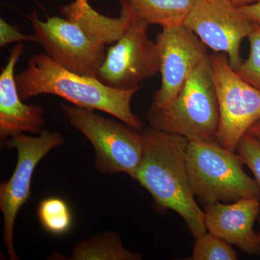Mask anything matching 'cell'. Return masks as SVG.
<instances>
[{
  "instance_id": "277c9868",
  "label": "cell",
  "mask_w": 260,
  "mask_h": 260,
  "mask_svg": "<svg viewBox=\"0 0 260 260\" xmlns=\"http://www.w3.org/2000/svg\"><path fill=\"white\" fill-rule=\"evenodd\" d=\"M219 118L210 55L195 68L169 107L147 114L152 127L181 135L189 141L217 142Z\"/></svg>"
},
{
  "instance_id": "ac0fdd59",
  "label": "cell",
  "mask_w": 260,
  "mask_h": 260,
  "mask_svg": "<svg viewBox=\"0 0 260 260\" xmlns=\"http://www.w3.org/2000/svg\"><path fill=\"white\" fill-rule=\"evenodd\" d=\"M189 260H236L237 254L230 244L213 234H205L196 238Z\"/></svg>"
},
{
  "instance_id": "9a60e30c",
  "label": "cell",
  "mask_w": 260,
  "mask_h": 260,
  "mask_svg": "<svg viewBox=\"0 0 260 260\" xmlns=\"http://www.w3.org/2000/svg\"><path fill=\"white\" fill-rule=\"evenodd\" d=\"M138 18L162 28L184 25L195 0H127Z\"/></svg>"
},
{
  "instance_id": "8fae6325",
  "label": "cell",
  "mask_w": 260,
  "mask_h": 260,
  "mask_svg": "<svg viewBox=\"0 0 260 260\" xmlns=\"http://www.w3.org/2000/svg\"><path fill=\"white\" fill-rule=\"evenodd\" d=\"M161 85L150 110L166 109L180 93L195 68L209 56L206 46L185 25L162 28L156 37Z\"/></svg>"
},
{
  "instance_id": "7a4b0ae2",
  "label": "cell",
  "mask_w": 260,
  "mask_h": 260,
  "mask_svg": "<svg viewBox=\"0 0 260 260\" xmlns=\"http://www.w3.org/2000/svg\"><path fill=\"white\" fill-rule=\"evenodd\" d=\"M15 81L23 102L43 94L56 95L77 107L107 113L139 131L143 127L131 109L132 99L142 86L129 90L112 88L96 78L64 69L45 53L32 55L26 69L15 75Z\"/></svg>"
},
{
  "instance_id": "2e32d148",
  "label": "cell",
  "mask_w": 260,
  "mask_h": 260,
  "mask_svg": "<svg viewBox=\"0 0 260 260\" xmlns=\"http://www.w3.org/2000/svg\"><path fill=\"white\" fill-rule=\"evenodd\" d=\"M73 260H139L140 254L124 249L120 239L114 233H105L83 241L75 246Z\"/></svg>"
},
{
  "instance_id": "4fadbf2b",
  "label": "cell",
  "mask_w": 260,
  "mask_h": 260,
  "mask_svg": "<svg viewBox=\"0 0 260 260\" xmlns=\"http://www.w3.org/2000/svg\"><path fill=\"white\" fill-rule=\"evenodd\" d=\"M23 43H18L10 52L8 62L0 75V138L30 133L39 134L45 124L44 109L40 105L24 104L15 81V68L23 54Z\"/></svg>"
},
{
  "instance_id": "ba28073f",
  "label": "cell",
  "mask_w": 260,
  "mask_h": 260,
  "mask_svg": "<svg viewBox=\"0 0 260 260\" xmlns=\"http://www.w3.org/2000/svg\"><path fill=\"white\" fill-rule=\"evenodd\" d=\"M150 24L137 18L106 53L98 79L108 86L129 90L160 73L156 42L148 37Z\"/></svg>"
},
{
  "instance_id": "8992f818",
  "label": "cell",
  "mask_w": 260,
  "mask_h": 260,
  "mask_svg": "<svg viewBox=\"0 0 260 260\" xmlns=\"http://www.w3.org/2000/svg\"><path fill=\"white\" fill-rule=\"evenodd\" d=\"M219 107L216 140L235 152L242 137L260 119V90L239 76L227 54L210 55Z\"/></svg>"
},
{
  "instance_id": "52a82bcc",
  "label": "cell",
  "mask_w": 260,
  "mask_h": 260,
  "mask_svg": "<svg viewBox=\"0 0 260 260\" xmlns=\"http://www.w3.org/2000/svg\"><path fill=\"white\" fill-rule=\"evenodd\" d=\"M63 142L64 139L59 133L43 129L38 137L21 133L12 137L5 143L8 148L16 149L18 152L14 172L9 180L0 186V210L4 218L3 240L10 259H18L13 244L15 219L19 210L30 198L34 170L48 153Z\"/></svg>"
},
{
  "instance_id": "6da1fadb",
  "label": "cell",
  "mask_w": 260,
  "mask_h": 260,
  "mask_svg": "<svg viewBox=\"0 0 260 260\" xmlns=\"http://www.w3.org/2000/svg\"><path fill=\"white\" fill-rule=\"evenodd\" d=\"M142 134L143 158L135 179L160 209L179 214L195 239L205 234V212L195 201L186 170L189 140L152 126Z\"/></svg>"
},
{
  "instance_id": "30bf717a",
  "label": "cell",
  "mask_w": 260,
  "mask_h": 260,
  "mask_svg": "<svg viewBox=\"0 0 260 260\" xmlns=\"http://www.w3.org/2000/svg\"><path fill=\"white\" fill-rule=\"evenodd\" d=\"M255 24L231 0H195L184 25L214 52L227 54L237 70L243 62L241 45Z\"/></svg>"
},
{
  "instance_id": "7c38bea8",
  "label": "cell",
  "mask_w": 260,
  "mask_h": 260,
  "mask_svg": "<svg viewBox=\"0 0 260 260\" xmlns=\"http://www.w3.org/2000/svg\"><path fill=\"white\" fill-rule=\"evenodd\" d=\"M259 198H245L230 204L212 203L205 207L207 230L251 255L259 252L254 224L260 210Z\"/></svg>"
},
{
  "instance_id": "44dd1931",
  "label": "cell",
  "mask_w": 260,
  "mask_h": 260,
  "mask_svg": "<svg viewBox=\"0 0 260 260\" xmlns=\"http://www.w3.org/2000/svg\"><path fill=\"white\" fill-rule=\"evenodd\" d=\"M23 42L37 43V39L34 35L22 34L15 27L7 23L4 19H0V47H4L13 43Z\"/></svg>"
},
{
  "instance_id": "cb8c5ba5",
  "label": "cell",
  "mask_w": 260,
  "mask_h": 260,
  "mask_svg": "<svg viewBox=\"0 0 260 260\" xmlns=\"http://www.w3.org/2000/svg\"><path fill=\"white\" fill-rule=\"evenodd\" d=\"M248 134L255 136L256 138H260V119L259 121H256L255 124H254L249 131L247 132Z\"/></svg>"
},
{
  "instance_id": "ffe728a7",
  "label": "cell",
  "mask_w": 260,
  "mask_h": 260,
  "mask_svg": "<svg viewBox=\"0 0 260 260\" xmlns=\"http://www.w3.org/2000/svg\"><path fill=\"white\" fill-rule=\"evenodd\" d=\"M236 151L251 169L260 187V138L246 133L239 141Z\"/></svg>"
},
{
  "instance_id": "7402d4cb",
  "label": "cell",
  "mask_w": 260,
  "mask_h": 260,
  "mask_svg": "<svg viewBox=\"0 0 260 260\" xmlns=\"http://www.w3.org/2000/svg\"><path fill=\"white\" fill-rule=\"evenodd\" d=\"M240 8L254 23L260 25V1L249 6Z\"/></svg>"
},
{
  "instance_id": "5bb4252c",
  "label": "cell",
  "mask_w": 260,
  "mask_h": 260,
  "mask_svg": "<svg viewBox=\"0 0 260 260\" xmlns=\"http://www.w3.org/2000/svg\"><path fill=\"white\" fill-rule=\"evenodd\" d=\"M120 15L113 18L98 13L88 0H75L59 8L65 18L78 24L94 42L106 47L112 45L138 18L127 0H120Z\"/></svg>"
},
{
  "instance_id": "3957f363",
  "label": "cell",
  "mask_w": 260,
  "mask_h": 260,
  "mask_svg": "<svg viewBox=\"0 0 260 260\" xmlns=\"http://www.w3.org/2000/svg\"><path fill=\"white\" fill-rule=\"evenodd\" d=\"M186 164L191 190L206 205L260 199L259 184L244 172L240 156L217 142L189 141Z\"/></svg>"
},
{
  "instance_id": "603a6c76",
  "label": "cell",
  "mask_w": 260,
  "mask_h": 260,
  "mask_svg": "<svg viewBox=\"0 0 260 260\" xmlns=\"http://www.w3.org/2000/svg\"><path fill=\"white\" fill-rule=\"evenodd\" d=\"M238 8L249 6V5L254 4L260 0H231Z\"/></svg>"
},
{
  "instance_id": "d6986e66",
  "label": "cell",
  "mask_w": 260,
  "mask_h": 260,
  "mask_svg": "<svg viewBox=\"0 0 260 260\" xmlns=\"http://www.w3.org/2000/svg\"><path fill=\"white\" fill-rule=\"evenodd\" d=\"M250 45L249 55L236 70L239 77L260 90V25L255 24L247 38Z\"/></svg>"
},
{
  "instance_id": "5b68a950",
  "label": "cell",
  "mask_w": 260,
  "mask_h": 260,
  "mask_svg": "<svg viewBox=\"0 0 260 260\" xmlns=\"http://www.w3.org/2000/svg\"><path fill=\"white\" fill-rule=\"evenodd\" d=\"M70 124L88 138L95 150V167L106 174L125 173L135 179L143 154L139 130L75 105L61 104Z\"/></svg>"
},
{
  "instance_id": "e0dca14e",
  "label": "cell",
  "mask_w": 260,
  "mask_h": 260,
  "mask_svg": "<svg viewBox=\"0 0 260 260\" xmlns=\"http://www.w3.org/2000/svg\"><path fill=\"white\" fill-rule=\"evenodd\" d=\"M38 217L42 227L53 235L66 234L73 224L69 205L64 200L56 197L46 198L39 203Z\"/></svg>"
},
{
  "instance_id": "d4e9b609",
  "label": "cell",
  "mask_w": 260,
  "mask_h": 260,
  "mask_svg": "<svg viewBox=\"0 0 260 260\" xmlns=\"http://www.w3.org/2000/svg\"><path fill=\"white\" fill-rule=\"evenodd\" d=\"M257 239H258V244H259V249L260 252V233L257 234Z\"/></svg>"
},
{
  "instance_id": "9c48e42d",
  "label": "cell",
  "mask_w": 260,
  "mask_h": 260,
  "mask_svg": "<svg viewBox=\"0 0 260 260\" xmlns=\"http://www.w3.org/2000/svg\"><path fill=\"white\" fill-rule=\"evenodd\" d=\"M38 44L64 69L98 78L106 58L105 47L88 37L78 24L54 16L42 21L35 10L29 16Z\"/></svg>"
},
{
  "instance_id": "484cf974",
  "label": "cell",
  "mask_w": 260,
  "mask_h": 260,
  "mask_svg": "<svg viewBox=\"0 0 260 260\" xmlns=\"http://www.w3.org/2000/svg\"><path fill=\"white\" fill-rule=\"evenodd\" d=\"M259 223H260V216H259Z\"/></svg>"
}]
</instances>
